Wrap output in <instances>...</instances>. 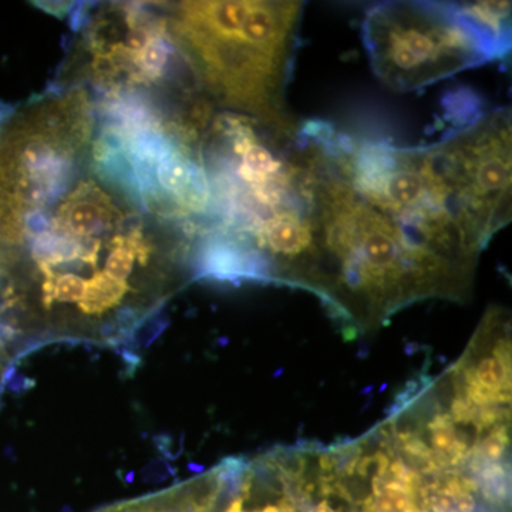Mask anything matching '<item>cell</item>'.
<instances>
[{
  "mask_svg": "<svg viewBox=\"0 0 512 512\" xmlns=\"http://www.w3.org/2000/svg\"><path fill=\"white\" fill-rule=\"evenodd\" d=\"M224 461L211 512H353L333 444L279 446Z\"/></svg>",
  "mask_w": 512,
  "mask_h": 512,
  "instance_id": "4",
  "label": "cell"
},
{
  "mask_svg": "<svg viewBox=\"0 0 512 512\" xmlns=\"http://www.w3.org/2000/svg\"><path fill=\"white\" fill-rule=\"evenodd\" d=\"M303 3L185 2L173 32L208 92L224 106L279 131L301 121L286 104Z\"/></svg>",
  "mask_w": 512,
  "mask_h": 512,
  "instance_id": "2",
  "label": "cell"
},
{
  "mask_svg": "<svg viewBox=\"0 0 512 512\" xmlns=\"http://www.w3.org/2000/svg\"><path fill=\"white\" fill-rule=\"evenodd\" d=\"M507 2H387L367 10L362 36L377 79L416 92L507 55Z\"/></svg>",
  "mask_w": 512,
  "mask_h": 512,
  "instance_id": "3",
  "label": "cell"
},
{
  "mask_svg": "<svg viewBox=\"0 0 512 512\" xmlns=\"http://www.w3.org/2000/svg\"><path fill=\"white\" fill-rule=\"evenodd\" d=\"M171 55H173V45L165 36V30L161 28L151 37L146 49L131 60V64L136 67L134 82L148 84L163 79L165 70L170 64Z\"/></svg>",
  "mask_w": 512,
  "mask_h": 512,
  "instance_id": "6",
  "label": "cell"
},
{
  "mask_svg": "<svg viewBox=\"0 0 512 512\" xmlns=\"http://www.w3.org/2000/svg\"><path fill=\"white\" fill-rule=\"evenodd\" d=\"M311 127L313 264L305 291L343 332L370 335L413 303L470 298L478 262L419 207L350 173L330 148L332 124L312 120Z\"/></svg>",
  "mask_w": 512,
  "mask_h": 512,
  "instance_id": "1",
  "label": "cell"
},
{
  "mask_svg": "<svg viewBox=\"0 0 512 512\" xmlns=\"http://www.w3.org/2000/svg\"><path fill=\"white\" fill-rule=\"evenodd\" d=\"M36 8L55 16L57 19H64L72 13L74 3L72 2H33Z\"/></svg>",
  "mask_w": 512,
  "mask_h": 512,
  "instance_id": "7",
  "label": "cell"
},
{
  "mask_svg": "<svg viewBox=\"0 0 512 512\" xmlns=\"http://www.w3.org/2000/svg\"><path fill=\"white\" fill-rule=\"evenodd\" d=\"M120 218L109 195L92 181H87L60 205L55 229L76 239L100 238L119 225Z\"/></svg>",
  "mask_w": 512,
  "mask_h": 512,
  "instance_id": "5",
  "label": "cell"
}]
</instances>
